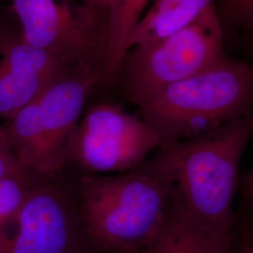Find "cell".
Wrapping results in <instances>:
<instances>
[{"instance_id":"cell-19","label":"cell","mask_w":253,"mask_h":253,"mask_svg":"<svg viewBox=\"0 0 253 253\" xmlns=\"http://www.w3.org/2000/svg\"><path fill=\"white\" fill-rule=\"evenodd\" d=\"M0 36H1V33H0Z\"/></svg>"},{"instance_id":"cell-1","label":"cell","mask_w":253,"mask_h":253,"mask_svg":"<svg viewBox=\"0 0 253 253\" xmlns=\"http://www.w3.org/2000/svg\"><path fill=\"white\" fill-rule=\"evenodd\" d=\"M253 134L251 114L161 148L146 163L172 184L178 202L192 216L233 234L239 166Z\"/></svg>"},{"instance_id":"cell-3","label":"cell","mask_w":253,"mask_h":253,"mask_svg":"<svg viewBox=\"0 0 253 253\" xmlns=\"http://www.w3.org/2000/svg\"><path fill=\"white\" fill-rule=\"evenodd\" d=\"M253 100V66L228 56L164 87L139 108L164 148L251 115Z\"/></svg>"},{"instance_id":"cell-11","label":"cell","mask_w":253,"mask_h":253,"mask_svg":"<svg viewBox=\"0 0 253 253\" xmlns=\"http://www.w3.org/2000/svg\"><path fill=\"white\" fill-rule=\"evenodd\" d=\"M216 0H155L131 32L126 51L154 43L188 26Z\"/></svg>"},{"instance_id":"cell-14","label":"cell","mask_w":253,"mask_h":253,"mask_svg":"<svg viewBox=\"0 0 253 253\" xmlns=\"http://www.w3.org/2000/svg\"><path fill=\"white\" fill-rule=\"evenodd\" d=\"M217 14L222 32L251 30L253 25V0H217Z\"/></svg>"},{"instance_id":"cell-12","label":"cell","mask_w":253,"mask_h":253,"mask_svg":"<svg viewBox=\"0 0 253 253\" xmlns=\"http://www.w3.org/2000/svg\"><path fill=\"white\" fill-rule=\"evenodd\" d=\"M151 0H115L108 12L107 53L100 85L118 84L126 42Z\"/></svg>"},{"instance_id":"cell-8","label":"cell","mask_w":253,"mask_h":253,"mask_svg":"<svg viewBox=\"0 0 253 253\" xmlns=\"http://www.w3.org/2000/svg\"><path fill=\"white\" fill-rule=\"evenodd\" d=\"M161 139L143 119L118 105L85 107L67 148V167L80 174H108L134 170L147 161Z\"/></svg>"},{"instance_id":"cell-10","label":"cell","mask_w":253,"mask_h":253,"mask_svg":"<svg viewBox=\"0 0 253 253\" xmlns=\"http://www.w3.org/2000/svg\"><path fill=\"white\" fill-rule=\"evenodd\" d=\"M139 253H237L234 234L208 226L177 202L162 231Z\"/></svg>"},{"instance_id":"cell-17","label":"cell","mask_w":253,"mask_h":253,"mask_svg":"<svg viewBox=\"0 0 253 253\" xmlns=\"http://www.w3.org/2000/svg\"><path fill=\"white\" fill-rule=\"evenodd\" d=\"M237 253H253V232L252 225H247L242 231Z\"/></svg>"},{"instance_id":"cell-16","label":"cell","mask_w":253,"mask_h":253,"mask_svg":"<svg viewBox=\"0 0 253 253\" xmlns=\"http://www.w3.org/2000/svg\"><path fill=\"white\" fill-rule=\"evenodd\" d=\"M253 170H249L239 175L238 181V188L241 189L242 197L251 206H253Z\"/></svg>"},{"instance_id":"cell-13","label":"cell","mask_w":253,"mask_h":253,"mask_svg":"<svg viewBox=\"0 0 253 253\" xmlns=\"http://www.w3.org/2000/svg\"><path fill=\"white\" fill-rule=\"evenodd\" d=\"M42 177L32 174L0 180V226L18 211Z\"/></svg>"},{"instance_id":"cell-6","label":"cell","mask_w":253,"mask_h":253,"mask_svg":"<svg viewBox=\"0 0 253 253\" xmlns=\"http://www.w3.org/2000/svg\"><path fill=\"white\" fill-rule=\"evenodd\" d=\"M79 175L66 168L39 181L0 226V253H97L80 217Z\"/></svg>"},{"instance_id":"cell-7","label":"cell","mask_w":253,"mask_h":253,"mask_svg":"<svg viewBox=\"0 0 253 253\" xmlns=\"http://www.w3.org/2000/svg\"><path fill=\"white\" fill-rule=\"evenodd\" d=\"M21 24L20 37L64 63L103 73L108 13L75 0H11ZM102 78V77H101Z\"/></svg>"},{"instance_id":"cell-5","label":"cell","mask_w":253,"mask_h":253,"mask_svg":"<svg viewBox=\"0 0 253 253\" xmlns=\"http://www.w3.org/2000/svg\"><path fill=\"white\" fill-rule=\"evenodd\" d=\"M223 37L214 3L172 35L127 50L118 80L121 90L139 107L164 87L226 59Z\"/></svg>"},{"instance_id":"cell-15","label":"cell","mask_w":253,"mask_h":253,"mask_svg":"<svg viewBox=\"0 0 253 253\" xmlns=\"http://www.w3.org/2000/svg\"><path fill=\"white\" fill-rule=\"evenodd\" d=\"M28 172L20 162L10 145L5 124H0V180L10 177H25Z\"/></svg>"},{"instance_id":"cell-9","label":"cell","mask_w":253,"mask_h":253,"mask_svg":"<svg viewBox=\"0 0 253 253\" xmlns=\"http://www.w3.org/2000/svg\"><path fill=\"white\" fill-rule=\"evenodd\" d=\"M73 68L20 35L0 36V118L9 120Z\"/></svg>"},{"instance_id":"cell-18","label":"cell","mask_w":253,"mask_h":253,"mask_svg":"<svg viewBox=\"0 0 253 253\" xmlns=\"http://www.w3.org/2000/svg\"><path fill=\"white\" fill-rule=\"evenodd\" d=\"M79 1L92 9H98L102 12L108 13L115 0H79Z\"/></svg>"},{"instance_id":"cell-2","label":"cell","mask_w":253,"mask_h":253,"mask_svg":"<svg viewBox=\"0 0 253 253\" xmlns=\"http://www.w3.org/2000/svg\"><path fill=\"white\" fill-rule=\"evenodd\" d=\"M83 225L97 253H139L162 231L177 196L145 162L119 174H80Z\"/></svg>"},{"instance_id":"cell-4","label":"cell","mask_w":253,"mask_h":253,"mask_svg":"<svg viewBox=\"0 0 253 253\" xmlns=\"http://www.w3.org/2000/svg\"><path fill=\"white\" fill-rule=\"evenodd\" d=\"M101 77L96 69L73 67L5 123L10 145L28 172L52 176L67 168L70 139Z\"/></svg>"}]
</instances>
